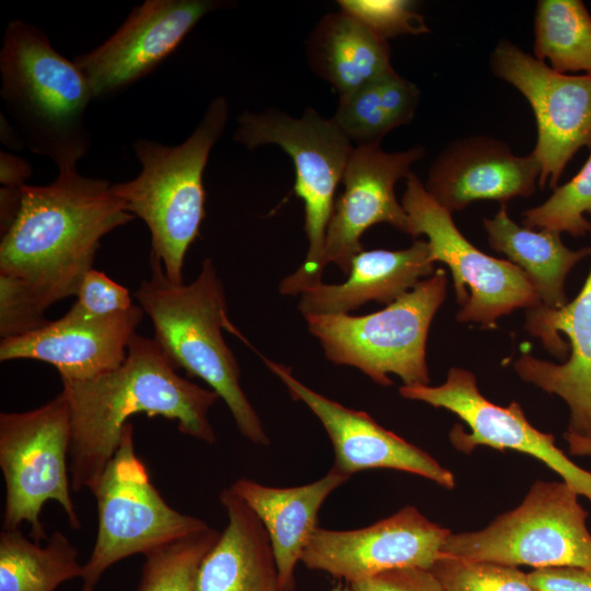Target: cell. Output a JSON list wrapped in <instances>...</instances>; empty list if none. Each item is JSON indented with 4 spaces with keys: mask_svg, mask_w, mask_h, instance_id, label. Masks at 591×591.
Listing matches in <instances>:
<instances>
[{
    "mask_svg": "<svg viewBox=\"0 0 591 591\" xmlns=\"http://www.w3.org/2000/svg\"><path fill=\"white\" fill-rule=\"evenodd\" d=\"M61 381L71 414L69 454L76 491L94 493L134 415L161 416L176 421L185 436L216 442L208 412L220 396L178 375L153 338L134 334L125 361L113 371Z\"/></svg>",
    "mask_w": 591,
    "mask_h": 591,
    "instance_id": "1",
    "label": "cell"
},
{
    "mask_svg": "<svg viewBox=\"0 0 591 591\" xmlns=\"http://www.w3.org/2000/svg\"><path fill=\"white\" fill-rule=\"evenodd\" d=\"M111 186L78 171L25 184L19 215L1 235L0 275L20 281L44 311L76 296L102 237L135 219Z\"/></svg>",
    "mask_w": 591,
    "mask_h": 591,
    "instance_id": "2",
    "label": "cell"
},
{
    "mask_svg": "<svg viewBox=\"0 0 591 591\" xmlns=\"http://www.w3.org/2000/svg\"><path fill=\"white\" fill-rule=\"evenodd\" d=\"M149 262L151 276L134 296L153 324V339L175 369L201 379L225 402L242 436L257 445H269L260 418L240 384L239 363L221 333L223 327L235 331L212 260L202 262L189 285L171 282L157 257L150 255Z\"/></svg>",
    "mask_w": 591,
    "mask_h": 591,
    "instance_id": "3",
    "label": "cell"
},
{
    "mask_svg": "<svg viewBox=\"0 0 591 591\" xmlns=\"http://www.w3.org/2000/svg\"><path fill=\"white\" fill-rule=\"evenodd\" d=\"M0 78V95L25 146L59 173L77 171L91 146L85 112L94 96L73 60L42 30L15 19L4 30Z\"/></svg>",
    "mask_w": 591,
    "mask_h": 591,
    "instance_id": "4",
    "label": "cell"
},
{
    "mask_svg": "<svg viewBox=\"0 0 591 591\" xmlns=\"http://www.w3.org/2000/svg\"><path fill=\"white\" fill-rule=\"evenodd\" d=\"M228 118V102L218 96L182 143L167 146L138 138L132 148L141 172L128 182L111 186L124 209L149 228L150 255L161 262L167 279L175 285L183 283L185 255L206 216L202 175Z\"/></svg>",
    "mask_w": 591,
    "mask_h": 591,
    "instance_id": "5",
    "label": "cell"
},
{
    "mask_svg": "<svg viewBox=\"0 0 591 591\" xmlns=\"http://www.w3.org/2000/svg\"><path fill=\"white\" fill-rule=\"evenodd\" d=\"M233 139L248 149L277 144L293 161V192L304 205L309 250L303 264L282 279L279 291L285 296L300 294L321 282V258L335 190L355 147L333 118H325L313 108H308L301 117L278 109L245 111L237 117Z\"/></svg>",
    "mask_w": 591,
    "mask_h": 591,
    "instance_id": "6",
    "label": "cell"
},
{
    "mask_svg": "<svg viewBox=\"0 0 591 591\" xmlns=\"http://www.w3.org/2000/svg\"><path fill=\"white\" fill-rule=\"evenodd\" d=\"M447 287V274L438 269L381 311L361 316L304 317L309 332L333 363L355 367L382 386L392 384L390 373L399 376L404 385H429L426 343Z\"/></svg>",
    "mask_w": 591,
    "mask_h": 591,
    "instance_id": "7",
    "label": "cell"
},
{
    "mask_svg": "<svg viewBox=\"0 0 591 591\" xmlns=\"http://www.w3.org/2000/svg\"><path fill=\"white\" fill-rule=\"evenodd\" d=\"M564 480H536L522 502L486 528L450 533L441 556L535 569H591L588 512Z\"/></svg>",
    "mask_w": 591,
    "mask_h": 591,
    "instance_id": "8",
    "label": "cell"
},
{
    "mask_svg": "<svg viewBox=\"0 0 591 591\" xmlns=\"http://www.w3.org/2000/svg\"><path fill=\"white\" fill-rule=\"evenodd\" d=\"M92 495L99 523L95 544L83 565V588L94 589L104 571L126 557L146 555L209 526L173 509L159 494L136 453L131 422L124 427Z\"/></svg>",
    "mask_w": 591,
    "mask_h": 591,
    "instance_id": "9",
    "label": "cell"
},
{
    "mask_svg": "<svg viewBox=\"0 0 591 591\" xmlns=\"http://www.w3.org/2000/svg\"><path fill=\"white\" fill-rule=\"evenodd\" d=\"M71 438L70 407L62 391L38 408L0 414L3 530H18L26 522L34 542L48 540L40 513L49 500L60 505L72 529L80 528L67 471Z\"/></svg>",
    "mask_w": 591,
    "mask_h": 591,
    "instance_id": "10",
    "label": "cell"
},
{
    "mask_svg": "<svg viewBox=\"0 0 591 591\" xmlns=\"http://www.w3.org/2000/svg\"><path fill=\"white\" fill-rule=\"evenodd\" d=\"M402 206L409 218V235H426L433 262L448 266L461 323L496 327L499 317L517 309H532L540 298L524 271L475 247L456 228L452 213L440 206L413 173L407 176Z\"/></svg>",
    "mask_w": 591,
    "mask_h": 591,
    "instance_id": "11",
    "label": "cell"
},
{
    "mask_svg": "<svg viewBox=\"0 0 591 591\" xmlns=\"http://www.w3.org/2000/svg\"><path fill=\"white\" fill-rule=\"evenodd\" d=\"M490 66L530 103L537 126L532 154L541 167L538 186L555 189L572 157L591 149V76L557 72L509 40L498 43Z\"/></svg>",
    "mask_w": 591,
    "mask_h": 591,
    "instance_id": "12",
    "label": "cell"
},
{
    "mask_svg": "<svg viewBox=\"0 0 591 591\" xmlns=\"http://www.w3.org/2000/svg\"><path fill=\"white\" fill-rule=\"evenodd\" d=\"M399 394L456 415L471 429L466 432L460 425L452 428L450 441L459 451L468 454L477 447H490L531 455L591 501V472L575 464L556 447L553 434L532 426L519 403L500 406L487 399L479 392L473 372L453 367L441 385L403 384Z\"/></svg>",
    "mask_w": 591,
    "mask_h": 591,
    "instance_id": "13",
    "label": "cell"
},
{
    "mask_svg": "<svg viewBox=\"0 0 591 591\" xmlns=\"http://www.w3.org/2000/svg\"><path fill=\"white\" fill-rule=\"evenodd\" d=\"M525 329L538 338L560 364L531 355L513 363L518 375L569 407L565 439L575 455H591V270L579 294L559 309L528 310Z\"/></svg>",
    "mask_w": 591,
    "mask_h": 591,
    "instance_id": "14",
    "label": "cell"
},
{
    "mask_svg": "<svg viewBox=\"0 0 591 591\" xmlns=\"http://www.w3.org/2000/svg\"><path fill=\"white\" fill-rule=\"evenodd\" d=\"M450 530L430 521L414 506L357 530L317 528L300 561L352 583L403 568L430 569L441 557Z\"/></svg>",
    "mask_w": 591,
    "mask_h": 591,
    "instance_id": "15",
    "label": "cell"
},
{
    "mask_svg": "<svg viewBox=\"0 0 591 591\" xmlns=\"http://www.w3.org/2000/svg\"><path fill=\"white\" fill-rule=\"evenodd\" d=\"M225 5L218 0H147L102 45L72 60L94 100L108 97L151 73L205 15Z\"/></svg>",
    "mask_w": 591,
    "mask_h": 591,
    "instance_id": "16",
    "label": "cell"
},
{
    "mask_svg": "<svg viewBox=\"0 0 591 591\" xmlns=\"http://www.w3.org/2000/svg\"><path fill=\"white\" fill-rule=\"evenodd\" d=\"M425 150L416 146L406 151L386 152L380 144L356 146L346 166L344 192L335 201L327 224L321 269L336 264L349 274L352 258L362 251L360 236L378 223H389L409 234L410 223L395 196V184L412 173V165Z\"/></svg>",
    "mask_w": 591,
    "mask_h": 591,
    "instance_id": "17",
    "label": "cell"
},
{
    "mask_svg": "<svg viewBox=\"0 0 591 591\" xmlns=\"http://www.w3.org/2000/svg\"><path fill=\"white\" fill-rule=\"evenodd\" d=\"M291 397L304 403L318 418L334 448V466L347 475L370 468H392L415 474L445 489L455 477L429 453L380 426L368 413L348 408L310 389L285 364L263 357Z\"/></svg>",
    "mask_w": 591,
    "mask_h": 591,
    "instance_id": "18",
    "label": "cell"
},
{
    "mask_svg": "<svg viewBox=\"0 0 591 591\" xmlns=\"http://www.w3.org/2000/svg\"><path fill=\"white\" fill-rule=\"evenodd\" d=\"M143 314L139 305L106 316L70 309L34 332L1 339L0 360H39L54 366L61 380H89L123 364Z\"/></svg>",
    "mask_w": 591,
    "mask_h": 591,
    "instance_id": "19",
    "label": "cell"
},
{
    "mask_svg": "<svg viewBox=\"0 0 591 591\" xmlns=\"http://www.w3.org/2000/svg\"><path fill=\"white\" fill-rule=\"evenodd\" d=\"M541 167L531 153L515 155L486 136L466 137L448 144L432 163L425 188L449 212L477 200L506 205L529 197L538 184Z\"/></svg>",
    "mask_w": 591,
    "mask_h": 591,
    "instance_id": "20",
    "label": "cell"
},
{
    "mask_svg": "<svg viewBox=\"0 0 591 591\" xmlns=\"http://www.w3.org/2000/svg\"><path fill=\"white\" fill-rule=\"evenodd\" d=\"M350 478L334 465L321 478L296 487H271L240 478L230 489L255 512L274 551L280 591H294L296 567L317 526L327 497Z\"/></svg>",
    "mask_w": 591,
    "mask_h": 591,
    "instance_id": "21",
    "label": "cell"
},
{
    "mask_svg": "<svg viewBox=\"0 0 591 591\" xmlns=\"http://www.w3.org/2000/svg\"><path fill=\"white\" fill-rule=\"evenodd\" d=\"M433 263L429 244L424 240L396 251L362 250L352 258L345 282L321 281L303 289L299 310L305 316L348 314L369 301L389 305L412 290L420 278L433 275Z\"/></svg>",
    "mask_w": 591,
    "mask_h": 591,
    "instance_id": "22",
    "label": "cell"
},
{
    "mask_svg": "<svg viewBox=\"0 0 591 591\" xmlns=\"http://www.w3.org/2000/svg\"><path fill=\"white\" fill-rule=\"evenodd\" d=\"M219 499L229 522L198 567L195 591H280L262 521L230 488L222 489Z\"/></svg>",
    "mask_w": 591,
    "mask_h": 591,
    "instance_id": "23",
    "label": "cell"
},
{
    "mask_svg": "<svg viewBox=\"0 0 591 591\" xmlns=\"http://www.w3.org/2000/svg\"><path fill=\"white\" fill-rule=\"evenodd\" d=\"M306 53L311 69L339 99L394 71L387 40L341 10L321 19L308 39Z\"/></svg>",
    "mask_w": 591,
    "mask_h": 591,
    "instance_id": "24",
    "label": "cell"
},
{
    "mask_svg": "<svg viewBox=\"0 0 591 591\" xmlns=\"http://www.w3.org/2000/svg\"><path fill=\"white\" fill-rule=\"evenodd\" d=\"M484 219L489 245L521 268L534 287L541 305L559 309L568 303L565 280L572 267L591 255V247L568 248L560 233L520 227L509 217L507 205Z\"/></svg>",
    "mask_w": 591,
    "mask_h": 591,
    "instance_id": "25",
    "label": "cell"
},
{
    "mask_svg": "<svg viewBox=\"0 0 591 591\" xmlns=\"http://www.w3.org/2000/svg\"><path fill=\"white\" fill-rule=\"evenodd\" d=\"M420 91L395 70L340 97L332 117L357 146L380 144L392 129L414 118Z\"/></svg>",
    "mask_w": 591,
    "mask_h": 591,
    "instance_id": "26",
    "label": "cell"
},
{
    "mask_svg": "<svg viewBox=\"0 0 591 591\" xmlns=\"http://www.w3.org/2000/svg\"><path fill=\"white\" fill-rule=\"evenodd\" d=\"M78 551L60 531L45 546L18 530L0 534V591H55L67 580L82 577Z\"/></svg>",
    "mask_w": 591,
    "mask_h": 591,
    "instance_id": "27",
    "label": "cell"
},
{
    "mask_svg": "<svg viewBox=\"0 0 591 591\" xmlns=\"http://www.w3.org/2000/svg\"><path fill=\"white\" fill-rule=\"evenodd\" d=\"M534 57L560 73L591 76V15L580 0H540L534 16Z\"/></svg>",
    "mask_w": 591,
    "mask_h": 591,
    "instance_id": "28",
    "label": "cell"
},
{
    "mask_svg": "<svg viewBox=\"0 0 591 591\" xmlns=\"http://www.w3.org/2000/svg\"><path fill=\"white\" fill-rule=\"evenodd\" d=\"M219 535L208 526L146 554L136 591H195L198 567Z\"/></svg>",
    "mask_w": 591,
    "mask_h": 591,
    "instance_id": "29",
    "label": "cell"
},
{
    "mask_svg": "<svg viewBox=\"0 0 591 591\" xmlns=\"http://www.w3.org/2000/svg\"><path fill=\"white\" fill-rule=\"evenodd\" d=\"M591 154L580 171L556 187L543 204L523 212V227L547 229L572 236L591 233Z\"/></svg>",
    "mask_w": 591,
    "mask_h": 591,
    "instance_id": "30",
    "label": "cell"
},
{
    "mask_svg": "<svg viewBox=\"0 0 591 591\" xmlns=\"http://www.w3.org/2000/svg\"><path fill=\"white\" fill-rule=\"evenodd\" d=\"M430 569L444 591H537L518 567L441 556Z\"/></svg>",
    "mask_w": 591,
    "mask_h": 591,
    "instance_id": "31",
    "label": "cell"
},
{
    "mask_svg": "<svg viewBox=\"0 0 591 591\" xmlns=\"http://www.w3.org/2000/svg\"><path fill=\"white\" fill-rule=\"evenodd\" d=\"M340 10L350 14L382 39L401 34L428 33L429 28L413 1L339 0Z\"/></svg>",
    "mask_w": 591,
    "mask_h": 591,
    "instance_id": "32",
    "label": "cell"
},
{
    "mask_svg": "<svg viewBox=\"0 0 591 591\" xmlns=\"http://www.w3.org/2000/svg\"><path fill=\"white\" fill-rule=\"evenodd\" d=\"M27 289L16 279L0 275V336L18 337L45 326L49 321Z\"/></svg>",
    "mask_w": 591,
    "mask_h": 591,
    "instance_id": "33",
    "label": "cell"
},
{
    "mask_svg": "<svg viewBox=\"0 0 591 591\" xmlns=\"http://www.w3.org/2000/svg\"><path fill=\"white\" fill-rule=\"evenodd\" d=\"M76 296L71 309L88 316H106L135 305L127 288L93 268L84 275Z\"/></svg>",
    "mask_w": 591,
    "mask_h": 591,
    "instance_id": "34",
    "label": "cell"
},
{
    "mask_svg": "<svg viewBox=\"0 0 591 591\" xmlns=\"http://www.w3.org/2000/svg\"><path fill=\"white\" fill-rule=\"evenodd\" d=\"M350 591H444L431 569L403 567L349 583Z\"/></svg>",
    "mask_w": 591,
    "mask_h": 591,
    "instance_id": "35",
    "label": "cell"
},
{
    "mask_svg": "<svg viewBox=\"0 0 591 591\" xmlns=\"http://www.w3.org/2000/svg\"><path fill=\"white\" fill-rule=\"evenodd\" d=\"M528 578L537 591H591V569L543 568L528 572Z\"/></svg>",
    "mask_w": 591,
    "mask_h": 591,
    "instance_id": "36",
    "label": "cell"
},
{
    "mask_svg": "<svg viewBox=\"0 0 591 591\" xmlns=\"http://www.w3.org/2000/svg\"><path fill=\"white\" fill-rule=\"evenodd\" d=\"M32 165L13 153L0 152V183L4 187L21 188L32 175Z\"/></svg>",
    "mask_w": 591,
    "mask_h": 591,
    "instance_id": "37",
    "label": "cell"
},
{
    "mask_svg": "<svg viewBox=\"0 0 591 591\" xmlns=\"http://www.w3.org/2000/svg\"><path fill=\"white\" fill-rule=\"evenodd\" d=\"M23 187V186H22ZM22 187H4L0 189V231L3 235L15 221L22 202Z\"/></svg>",
    "mask_w": 591,
    "mask_h": 591,
    "instance_id": "38",
    "label": "cell"
},
{
    "mask_svg": "<svg viewBox=\"0 0 591 591\" xmlns=\"http://www.w3.org/2000/svg\"><path fill=\"white\" fill-rule=\"evenodd\" d=\"M1 140L10 149L19 150L24 147V140L18 129H13L12 126L3 118L1 114Z\"/></svg>",
    "mask_w": 591,
    "mask_h": 591,
    "instance_id": "39",
    "label": "cell"
},
{
    "mask_svg": "<svg viewBox=\"0 0 591 591\" xmlns=\"http://www.w3.org/2000/svg\"><path fill=\"white\" fill-rule=\"evenodd\" d=\"M331 591H350L349 583L343 584V582H338Z\"/></svg>",
    "mask_w": 591,
    "mask_h": 591,
    "instance_id": "40",
    "label": "cell"
},
{
    "mask_svg": "<svg viewBox=\"0 0 591 591\" xmlns=\"http://www.w3.org/2000/svg\"><path fill=\"white\" fill-rule=\"evenodd\" d=\"M82 591H94V589H92V588H83L82 587Z\"/></svg>",
    "mask_w": 591,
    "mask_h": 591,
    "instance_id": "41",
    "label": "cell"
}]
</instances>
